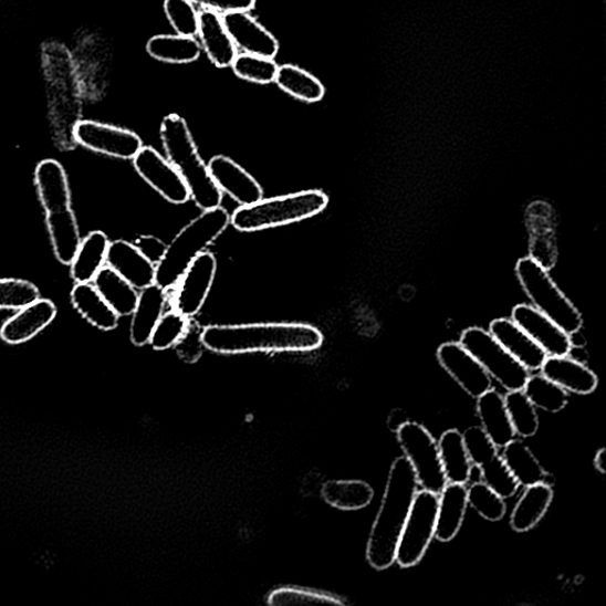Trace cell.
<instances>
[{
    "label": "cell",
    "instance_id": "obj_6",
    "mask_svg": "<svg viewBox=\"0 0 606 606\" xmlns=\"http://www.w3.org/2000/svg\"><path fill=\"white\" fill-rule=\"evenodd\" d=\"M327 206L328 197L323 191H301L241 207L232 213L230 223L239 231L254 232L305 221Z\"/></svg>",
    "mask_w": 606,
    "mask_h": 606
},
{
    "label": "cell",
    "instance_id": "obj_7",
    "mask_svg": "<svg viewBox=\"0 0 606 606\" xmlns=\"http://www.w3.org/2000/svg\"><path fill=\"white\" fill-rule=\"evenodd\" d=\"M515 272L534 309L570 335L581 331L583 317L579 311L554 283L546 267L533 258H525L518 262Z\"/></svg>",
    "mask_w": 606,
    "mask_h": 606
},
{
    "label": "cell",
    "instance_id": "obj_40",
    "mask_svg": "<svg viewBox=\"0 0 606 606\" xmlns=\"http://www.w3.org/2000/svg\"><path fill=\"white\" fill-rule=\"evenodd\" d=\"M190 330L189 317L177 311L163 314L150 336L149 344L157 351L176 347Z\"/></svg>",
    "mask_w": 606,
    "mask_h": 606
},
{
    "label": "cell",
    "instance_id": "obj_38",
    "mask_svg": "<svg viewBox=\"0 0 606 606\" xmlns=\"http://www.w3.org/2000/svg\"><path fill=\"white\" fill-rule=\"evenodd\" d=\"M523 391L535 408L547 412H560L567 406V391L543 375L530 376Z\"/></svg>",
    "mask_w": 606,
    "mask_h": 606
},
{
    "label": "cell",
    "instance_id": "obj_49",
    "mask_svg": "<svg viewBox=\"0 0 606 606\" xmlns=\"http://www.w3.org/2000/svg\"><path fill=\"white\" fill-rule=\"evenodd\" d=\"M595 467L597 468V470L600 471L602 474L606 473V450L605 449H600L597 452L596 459H595Z\"/></svg>",
    "mask_w": 606,
    "mask_h": 606
},
{
    "label": "cell",
    "instance_id": "obj_24",
    "mask_svg": "<svg viewBox=\"0 0 606 606\" xmlns=\"http://www.w3.org/2000/svg\"><path fill=\"white\" fill-rule=\"evenodd\" d=\"M35 181L46 213L71 208L69 178L59 161L52 159L41 161L36 167Z\"/></svg>",
    "mask_w": 606,
    "mask_h": 606
},
{
    "label": "cell",
    "instance_id": "obj_45",
    "mask_svg": "<svg viewBox=\"0 0 606 606\" xmlns=\"http://www.w3.org/2000/svg\"><path fill=\"white\" fill-rule=\"evenodd\" d=\"M164 10L177 35L195 38L198 33V12L190 0H165Z\"/></svg>",
    "mask_w": 606,
    "mask_h": 606
},
{
    "label": "cell",
    "instance_id": "obj_34",
    "mask_svg": "<svg viewBox=\"0 0 606 606\" xmlns=\"http://www.w3.org/2000/svg\"><path fill=\"white\" fill-rule=\"evenodd\" d=\"M445 476L449 483L466 484L471 477V462L459 430L446 431L439 442Z\"/></svg>",
    "mask_w": 606,
    "mask_h": 606
},
{
    "label": "cell",
    "instance_id": "obj_3",
    "mask_svg": "<svg viewBox=\"0 0 606 606\" xmlns=\"http://www.w3.org/2000/svg\"><path fill=\"white\" fill-rule=\"evenodd\" d=\"M41 58L50 117L60 133H70L73 138L81 122L83 93L72 52L59 41H46Z\"/></svg>",
    "mask_w": 606,
    "mask_h": 606
},
{
    "label": "cell",
    "instance_id": "obj_47",
    "mask_svg": "<svg viewBox=\"0 0 606 606\" xmlns=\"http://www.w3.org/2000/svg\"><path fill=\"white\" fill-rule=\"evenodd\" d=\"M140 251L142 254L152 263L158 264L165 255L166 244L155 236H142L134 243Z\"/></svg>",
    "mask_w": 606,
    "mask_h": 606
},
{
    "label": "cell",
    "instance_id": "obj_27",
    "mask_svg": "<svg viewBox=\"0 0 606 606\" xmlns=\"http://www.w3.org/2000/svg\"><path fill=\"white\" fill-rule=\"evenodd\" d=\"M478 414L482 429L497 448L514 440L515 431L503 397L491 389L478 397Z\"/></svg>",
    "mask_w": 606,
    "mask_h": 606
},
{
    "label": "cell",
    "instance_id": "obj_8",
    "mask_svg": "<svg viewBox=\"0 0 606 606\" xmlns=\"http://www.w3.org/2000/svg\"><path fill=\"white\" fill-rule=\"evenodd\" d=\"M460 344L504 389L509 391L524 389L531 373L500 345L490 331L470 327L462 333Z\"/></svg>",
    "mask_w": 606,
    "mask_h": 606
},
{
    "label": "cell",
    "instance_id": "obj_41",
    "mask_svg": "<svg viewBox=\"0 0 606 606\" xmlns=\"http://www.w3.org/2000/svg\"><path fill=\"white\" fill-rule=\"evenodd\" d=\"M232 70L236 75L249 82L268 84L275 81L279 65L274 59L241 54L234 59Z\"/></svg>",
    "mask_w": 606,
    "mask_h": 606
},
{
    "label": "cell",
    "instance_id": "obj_42",
    "mask_svg": "<svg viewBox=\"0 0 606 606\" xmlns=\"http://www.w3.org/2000/svg\"><path fill=\"white\" fill-rule=\"evenodd\" d=\"M40 300L35 284L19 279H0V310L21 311Z\"/></svg>",
    "mask_w": 606,
    "mask_h": 606
},
{
    "label": "cell",
    "instance_id": "obj_21",
    "mask_svg": "<svg viewBox=\"0 0 606 606\" xmlns=\"http://www.w3.org/2000/svg\"><path fill=\"white\" fill-rule=\"evenodd\" d=\"M106 263L136 290L143 291L156 283V264L148 261L132 243H109Z\"/></svg>",
    "mask_w": 606,
    "mask_h": 606
},
{
    "label": "cell",
    "instance_id": "obj_23",
    "mask_svg": "<svg viewBox=\"0 0 606 606\" xmlns=\"http://www.w3.org/2000/svg\"><path fill=\"white\" fill-rule=\"evenodd\" d=\"M541 372L544 377L572 394L591 395L598 385V378L591 368L568 356L547 357Z\"/></svg>",
    "mask_w": 606,
    "mask_h": 606
},
{
    "label": "cell",
    "instance_id": "obj_20",
    "mask_svg": "<svg viewBox=\"0 0 606 606\" xmlns=\"http://www.w3.org/2000/svg\"><path fill=\"white\" fill-rule=\"evenodd\" d=\"M56 314L54 302L40 299L10 317L0 330V338L10 345L27 343L52 324Z\"/></svg>",
    "mask_w": 606,
    "mask_h": 606
},
{
    "label": "cell",
    "instance_id": "obj_46",
    "mask_svg": "<svg viewBox=\"0 0 606 606\" xmlns=\"http://www.w3.org/2000/svg\"><path fill=\"white\" fill-rule=\"evenodd\" d=\"M192 4L203 7L218 13L233 11H250L255 8L257 0H190Z\"/></svg>",
    "mask_w": 606,
    "mask_h": 606
},
{
    "label": "cell",
    "instance_id": "obj_5",
    "mask_svg": "<svg viewBox=\"0 0 606 606\" xmlns=\"http://www.w3.org/2000/svg\"><path fill=\"white\" fill-rule=\"evenodd\" d=\"M229 224L230 215L221 207L197 217L166 248L164 258L156 265V284L164 291L176 288L191 263L220 238Z\"/></svg>",
    "mask_w": 606,
    "mask_h": 606
},
{
    "label": "cell",
    "instance_id": "obj_36",
    "mask_svg": "<svg viewBox=\"0 0 606 606\" xmlns=\"http://www.w3.org/2000/svg\"><path fill=\"white\" fill-rule=\"evenodd\" d=\"M275 82L283 92L309 104L322 101L326 92L315 76L292 64L279 66Z\"/></svg>",
    "mask_w": 606,
    "mask_h": 606
},
{
    "label": "cell",
    "instance_id": "obj_14",
    "mask_svg": "<svg viewBox=\"0 0 606 606\" xmlns=\"http://www.w3.org/2000/svg\"><path fill=\"white\" fill-rule=\"evenodd\" d=\"M216 271L217 261L211 252H201L177 284L175 311L187 317L195 316L207 301Z\"/></svg>",
    "mask_w": 606,
    "mask_h": 606
},
{
    "label": "cell",
    "instance_id": "obj_16",
    "mask_svg": "<svg viewBox=\"0 0 606 606\" xmlns=\"http://www.w3.org/2000/svg\"><path fill=\"white\" fill-rule=\"evenodd\" d=\"M512 320L546 352L548 357L568 355L572 348L571 335L532 305H518L513 310Z\"/></svg>",
    "mask_w": 606,
    "mask_h": 606
},
{
    "label": "cell",
    "instance_id": "obj_35",
    "mask_svg": "<svg viewBox=\"0 0 606 606\" xmlns=\"http://www.w3.org/2000/svg\"><path fill=\"white\" fill-rule=\"evenodd\" d=\"M501 458L520 485L530 487L543 482L546 471L523 442L513 440L504 446Z\"/></svg>",
    "mask_w": 606,
    "mask_h": 606
},
{
    "label": "cell",
    "instance_id": "obj_39",
    "mask_svg": "<svg viewBox=\"0 0 606 606\" xmlns=\"http://www.w3.org/2000/svg\"><path fill=\"white\" fill-rule=\"evenodd\" d=\"M515 435L532 437L539 430V418L535 407L523 390L509 391L503 397Z\"/></svg>",
    "mask_w": 606,
    "mask_h": 606
},
{
    "label": "cell",
    "instance_id": "obj_30",
    "mask_svg": "<svg viewBox=\"0 0 606 606\" xmlns=\"http://www.w3.org/2000/svg\"><path fill=\"white\" fill-rule=\"evenodd\" d=\"M97 292L119 316L132 315L137 307L139 294L111 267H104L94 279Z\"/></svg>",
    "mask_w": 606,
    "mask_h": 606
},
{
    "label": "cell",
    "instance_id": "obj_26",
    "mask_svg": "<svg viewBox=\"0 0 606 606\" xmlns=\"http://www.w3.org/2000/svg\"><path fill=\"white\" fill-rule=\"evenodd\" d=\"M466 484L447 483L439 499L435 536L437 541L447 543L458 535L462 527L467 506Z\"/></svg>",
    "mask_w": 606,
    "mask_h": 606
},
{
    "label": "cell",
    "instance_id": "obj_9",
    "mask_svg": "<svg viewBox=\"0 0 606 606\" xmlns=\"http://www.w3.org/2000/svg\"><path fill=\"white\" fill-rule=\"evenodd\" d=\"M397 439L415 470L418 484L426 491L441 494L448 481L439 443H436L432 435L424 426L408 422L398 430Z\"/></svg>",
    "mask_w": 606,
    "mask_h": 606
},
{
    "label": "cell",
    "instance_id": "obj_28",
    "mask_svg": "<svg viewBox=\"0 0 606 606\" xmlns=\"http://www.w3.org/2000/svg\"><path fill=\"white\" fill-rule=\"evenodd\" d=\"M46 226L58 260L62 264H72L82 242L73 210L46 213Z\"/></svg>",
    "mask_w": 606,
    "mask_h": 606
},
{
    "label": "cell",
    "instance_id": "obj_37",
    "mask_svg": "<svg viewBox=\"0 0 606 606\" xmlns=\"http://www.w3.org/2000/svg\"><path fill=\"white\" fill-rule=\"evenodd\" d=\"M146 50L152 58L158 61L185 64L199 59L201 46L195 38L158 35L148 41Z\"/></svg>",
    "mask_w": 606,
    "mask_h": 606
},
{
    "label": "cell",
    "instance_id": "obj_32",
    "mask_svg": "<svg viewBox=\"0 0 606 606\" xmlns=\"http://www.w3.org/2000/svg\"><path fill=\"white\" fill-rule=\"evenodd\" d=\"M109 240L103 231H93L81 242L72 263V276L76 283H91L105 267Z\"/></svg>",
    "mask_w": 606,
    "mask_h": 606
},
{
    "label": "cell",
    "instance_id": "obj_17",
    "mask_svg": "<svg viewBox=\"0 0 606 606\" xmlns=\"http://www.w3.org/2000/svg\"><path fill=\"white\" fill-rule=\"evenodd\" d=\"M236 48L245 54L274 59L280 50L278 40L249 11H233L222 15Z\"/></svg>",
    "mask_w": 606,
    "mask_h": 606
},
{
    "label": "cell",
    "instance_id": "obj_44",
    "mask_svg": "<svg viewBox=\"0 0 606 606\" xmlns=\"http://www.w3.org/2000/svg\"><path fill=\"white\" fill-rule=\"evenodd\" d=\"M467 499L471 508L482 518L493 521V523H497L506 514V503L492 488L483 482L471 485L467 492Z\"/></svg>",
    "mask_w": 606,
    "mask_h": 606
},
{
    "label": "cell",
    "instance_id": "obj_29",
    "mask_svg": "<svg viewBox=\"0 0 606 606\" xmlns=\"http://www.w3.org/2000/svg\"><path fill=\"white\" fill-rule=\"evenodd\" d=\"M74 309L94 327L113 331L119 325L121 316L91 283H76L72 292Z\"/></svg>",
    "mask_w": 606,
    "mask_h": 606
},
{
    "label": "cell",
    "instance_id": "obj_15",
    "mask_svg": "<svg viewBox=\"0 0 606 606\" xmlns=\"http://www.w3.org/2000/svg\"><path fill=\"white\" fill-rule=\"evenodd\" d=\"M437 358L451 378L471 397L492 389V378L483 366L460 343L443 344Z\"/></svg>",
    "mask_w": 606,
    "mask_h": 606
},
{
    "label": "cell",
    "instance_id": "obj_25",
    "mask_svg": "<svg viewBox=\"0 0 606 606\" xmlns=\"http://www.w3.org/2000/svg\"><path fill=\"white\" fill-rule=\"evenodd\" d=\"M165 292L156 283L142 291L137 307L132 314L129 335L134 345L140 347L149 344L152 333L164 314L167 300Z\"/></svg>",
    "mask_w": 606,
    "mask_h": 606
},
{
    "label": "cell",
    "instance_id": "obj_31",
    "mask_svg": "<svg viewBox=\"0 0 606 606\" xmlns=\"http://www.w3.org/2000/svg\"><path fill=\"white\" fill-rule=\"evenodd\" d=\"M552 500V487L544 483L526 487L524 495L521 497L512 513V529L519 533L531 531L545 516Z\"/></svg>",
    "mask_w": 606,
    "mask_h": 606
},
{
    "label": "cell",
    "instance_id": "obj_11",
    "mask_svg": "<svg viewBox=\"0 0 606 606\" xmlns=\"http://www.w3.org/2000/svg\"><path fill=\"white\" fill-rule=\"evenodd\" d=\"M462 436L470 462L480 469L482 482L502 499L513 497L520 484L510 473L490 437L480 427H470Z\"/></svg>",
    "mask_w": 606,
    "mask_h": 606
},
{
    "label": "cell",
    "instance_id": "obj_12",
    "mask_svg": "<svg viewBox=\"0 0 606 606\" xmlns=\"http://www.w3.org/2000/svg\"><path fill=\"white\" fill-rule=\"evenodd\" d=\"M73 138L97 154L119 159H133L143 148L138 134L91 121H81L74 129Z\"/></svg>",
    "mask_w": 606,
    "mask_h": 606
},
{
    "label": "cell",
    "instance_id": "obj_18",
    "mask_svg": "<svg viewBox=\"0 0 606 606\" xmlns=\"http://www.w3.org/2000/svg\"><path fill=\"white\" fill-rule=\"evenodd\" d=\"M208 168L217 188L222 194H228L241 207L255 205L262 199L261 185L238 163L224 156H216L210 160Z\"/></svg>",
    "mask_w": 606,
    "mask_h": 606
},
{
    "label": "cell",
    "instance_id": "obj_43",
    "mask_svg": "<svg viewBox=\"0 0 606 606\" xmlns=\"http://www.w3.org/2000/svg\"><path fill=\"white\" fill-rule=\"evenodd\" d=\"M268 603L274 606L300 605H339L343 602L330 594L302 587H280L268 597Z\"/></svg>",
    "mask_w": 606,
    "mask_h": 606
},
{
    "label": "cell",
    "instance_id": "obj_33",
    "mask_svg": "<svg viewBox=\"0 0 606 606\" xmlns=\"http://www.w3.org/2000/svg\"><path fill=\"white\" fill-rule=\"evenodd\" d=\"M322 497L336 510L358 511L372 503L375 492L364 481L338 480L326 482L322 488Z\"/></svg>",
    "mask_w": 606,
    "mask_h": 606
},
{
    "label": "cell",
    "instance_id": "obj_13",
    "mask_svg": "<svg viewBox=\"0 0 606 606\" xmlns=\"http://www.w3.org/2000/svg\"><path fill=\"white\" fill-rule=\"evenodd\" d=\"M133 160L140 177L170 203L184 205L190 200L191 195L187 182L175 166L164 159L155 148L143 146Z\"/></svg>",
    "mask_w": 606,
    "mask_h": 606
},
{
    "label": "cell",
    "instance_id": "obj_22",
    "mask_svg": "<svg viewBox=\"0 0 606 606\" xmlns=\"http://www.w3.org/2000/svg\"><path fill=\"white\" fill-rule=\"evenodd\" d=\"M198 35L201 46L217 69H228L238 58V48L229 35L220 13L201 10L198 13Z\"/></svg>",
    "mask_w": 606,
    "mask_h": 606
},
{
    "label": "cell",
    "instance_id": "obj_19",
    "mask_svg": "<svg viewBox=\"0 0 606 606\" xmlns=\"http://www.w3.org/2000/svg\"><path fill=\"white\" fill-rule=\"evenodd\" d=\"M490 332L500 345L521 365H524L530 373L539 372L548 357L546 352L512 318L494 320Z\"/></svg>",
    "mask_w": 606,
    "mask_h": 606
},
{
    "label": "cell",
    "instance_id": "obj_1",
    "mask_svg": "<svg viewBox=\"0 0 606 606\" xmlns=\"http://www.w3.org/2000/svg\"><path fill=\"white\" fill-rule=\"evenodd\" d=\"M200 338L207 349L220 355L311 352L324 343L322 332L297 323L209 326L200 333Z\"/></svg>",
    "mask_w": 606,
    "mask_h": 606
},
{
    "label": "cell",
    "instance_id": "obj_48",
    "mask_svg": "<svg viewBox=\"0 0 606 606\" xmlns=\"http://www.w3.org/2000/svg\"><path fill=\"white\" fill-rule=\"evenodd\" d=\"M409 422L408 415L403 409H394L389 417H387V428L393 432H398V430L406 424Z\"/></svg>",
    "mask_w": 606,
    "mask_h": 606
},
{
    "label": "cell",
    "instance_id": "obj_4",
    "mask_svg": "<svg viewBox=\"0 0 606 606\" xmlns=\"http://www.w3.org/2000/svg\"><path fill=\"white\" fill-rule=\"evenodd\" d=\"M160 137L168 161L187 182L195 205L203 211L220 207L222 191L217 188L208 166L201 160L187 122L178 114L165 116Z\"/></svg>",
    "mask_w": 606,
    "mask_h": 606
},
{
    "label": "cell",
    "instance_id": "obj_2",
    "mask_svg": "<svg viewBox=\"0 0 606 606\" xmlns=\"http://www.w3.org/2000/svg\"><path fill=\"white\" fill-rule=\"evenodd\" d=\"M415 470L407 458H398L390 470L382 506L369 534L366 557L376 570L389 568L417 493Z\"/></svg>",
    "mask_w": 606,
    "mask_h": 606
},
{
    "label": "cell",
    "instance_id": "obj_10",
    "mask_svg": "<svg viewBox=\"0 0 606 606\" xmlns=\"http://www.w3.org/2000/svg\"><path fill=\"white\" fill-rule=\"evenodd\" d=\"M439 495L429 491L417 492L396 551V562L411 567L425 557L436 530Z\"/></svg>",
    "mask_w": 606,
    "mask_h": 606
}]
</instances>
